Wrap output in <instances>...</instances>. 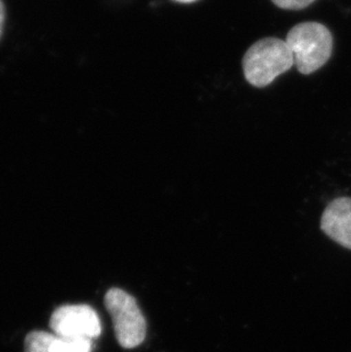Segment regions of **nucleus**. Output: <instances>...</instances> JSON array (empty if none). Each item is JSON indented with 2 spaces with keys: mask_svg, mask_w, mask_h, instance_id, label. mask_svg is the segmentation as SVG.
I'll use <instances>...</instances> for the list:
<instances>
[{
  "mask_svg": "<svg viewBox=\"0 0 351 352\" xmlns=\"http://www.w3.org/2000/svg\"><path fill=\"white\" fill-rule=\"evenodd\" d=\"M244 77L251 86L264 88L288 72L295 58L288 43L279 38L268 37L253 43L242 60Z\"/></svg>",
  "mask_w": 351,
  "mask_h": 352,
  "instance_id": "f257e3e1",
  "label": "nucleus"
},
{
  "mask_svg": "<svg viewBox=\"0 0 351 352\" xmlns=\"http://www.w3.org/2000/svg\"><path fill=\"white\" fill-rule=\"evenodd\" d=\"M288 43L295 64L301 74H312L328 63L333 52V36L318 22L297 24L288 31Z\"/></svg>",
  "mask_w": 351,
  "mask_h": 352,
  "instance_id": "f03ea898",
  "label": "nucleus"
},
{
  "mask_svg": "<svg viewBox=\"0 0 351 352\" xmlns=\"http://www.w3.org/2000/svg\"><path fill=\"white\" fill-rule=\"evenodd\" d=\"M104 305L112 318L120 346L125 349L140 346L146 338L147 324L136 299L126 291L113 287L106 292Z\"/></svg>",
  "mask_w": 351,
  "mask_h": 352,
  "instance_id": "7ed1b4c3",
  "label": "nucleus"
},
{
  "mask_svg": "<svg viewBox=\"0 0 351 352\" xmlns=\"http://www.w3.org/2000/svg\"><path fill=\"white\" fill-rule=\"evenodd\" d=\"M50 327L57 336L73 340L93 341L102 333L100 316L88 305L58 307L50 316Z\"/></svg>",
  "mask_w": 351,
  "mask_h": 352,
  "instance_id": "20e7f679",
  "label": "nucleus"
},
{
  "mask_svg": "<svg viewBox=\"0 0 351 352\" xmlns=\"http://www.w3.org/2000/svg\"><path fill=\"white\" fill-rule=\"evenodd\" d=\"M321 228L334 242L351 250V197H339L326 206Z\"/></svg>",
  "mask_w": 351,
  "mask_h": 352,
  "instance_id": "39448f33",
  "label": "nucleus"
},
{
  "mask_svg": "<svg viewBox=\"0 0 351 352\" xmlns=\"http://www.w3.org/2000/svg\"><path fill=\"white\" fill-rule=\"evenodd\" d=\"M92 340H73L45 331H32L24 340V352H92Z\"/></svg>",
  "mask_w": 351,
  "mask_h": 352,
  "instance_id": "423d86ee",
  "label": "nucleus"
},
{
  "mask_svg": "<svg viewBox=\"0 0 351 352\" xmlns=\"http://www.w3.org/2000/svg\"><path fill=\"white\" fill-rule=\"evenodd\" d=\"M272 1L281 10H300L312 5L315 0H272Z\"/></svg>",
  "mask_w": 351,
  "mask_h": 352,
  "instance_id": "0eeeda50",
  "label": "nucleus"
},
{
  "mask_svg": "<svg viewBox=\"0 0 351 352\" xmlns=\"http://www.w3.org/2000/svg\"><path fill=\"white\" fill-rule=\"evenodd\" d=\"M3 22H5V8H3V3L0 0V37L3 34Z\"/></svg>",
  "mask_w": 351,
  "mask_h": 352,
  "instance_id": "6e6552de",
  "label": "nucleus"
},
{
  "mask_svg": "<svg viewBox=\"0 0 351 352\" xmlns=\"http://www.w3.org/2000/svg\"><path fill=\"white\" fill-rule=\"evenodd\" d=\"M173 1H177V3H194V1H196V0H173Z\"/></svg>",
  "mask_w": 351,
  "mask_h": 352,
  "instance_id": "1a4fd4ad",
  "label": "nucleus"
}]
</instances>
